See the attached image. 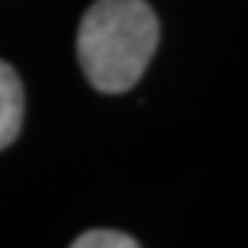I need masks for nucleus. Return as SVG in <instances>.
I'll return each mask as SVG.
<instances>
[{
    "label": "nucleus",
    "instance_id": "f257e3e1",
    "mask_svg": "<svg viewBox=\"0 0 248 248\" xmlns=\"http://www.w3.org/2000/svg\"><path fill=\"white\" fill-rule=\"evenodd\" d=\"M160 42V22L146 0H97L80 22L78 61L105 94L133 89Z\"/></svg>",
    "mask_w": 248,
    "mask_h": 248
},
{
    "label": "nucleus",
    "instance_id": "f03ea898",
    "mask_svg": "<svg viewBox=\"0 0 248 248\" xmlns=\"http://www.w3.org/2000/svg\"><path fill=\"white\" fill-rule=\"evenodd\" d=\"M25 116V94L17 72L6 61H0V149L17 141Z\"/></svg>",
    "mask_w": 248,
    "mask_h": 248
},
{
    "label": "nucleus",
    "instance_id": "7ed1b4c3",
    "mask_svg": "<svg viewBox=\"0 0 248 248\" xmlns=\"http://www.w3.org/2000/svg\"><path fill=\"white\" fill-rule=\"evenodd\" d=\"M72 248H138V240L113 229H91L72 240Z\"/></svg>",
    "mask_w": 248,
    "mask_h": 248
}]
</instances>
